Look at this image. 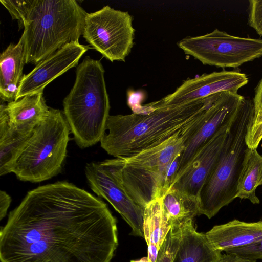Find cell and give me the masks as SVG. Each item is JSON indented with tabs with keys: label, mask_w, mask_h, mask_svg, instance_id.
I'll return each mask as SVG.
<instances>
[{
	"label": "cell",
	"mask_w": 262,
	"mask_h": 262,
	"mask_svg": "<svg viewBox=\"0 0 262 262\" xmlns=\"http://www.w3.org/2000/svg\"><path fill=\"white\" fill-rule=\"evenodd\" d=\"M117 220L100 198L67 181L39 186L10 211L1 262H111Z\"/></svg>",
	"instance_id": "6da1fadb"
},
{
	"label": "cell",
	"mask_w": 262,
	"mask_h": 262,
	"mask_svg": "<svg viewBox=\"0 0 262 262\" xmlns=\"http://www.w3.org/2000/svg\"><path fill=\"white\" fill-rule=\"evenodd\" d=\"M213 95L188 103L149 110L146 113L110 115L101 147L115 158L136 154L168 139L200 116Z\"/></svg>",
	"instance_id": "7a4b0ae2"
},
{
	"label": "cell",
	"mask_w": 262,
	"mask_h": 262,
	"mask_svg": "<svg viewBox=\"0 0 262 262\" xmlns=\"http://www.w3.org/2000/svg\"><path fill=\"white\" fill-rule=\"evenodd\" d=\"M63 114L81 148L100 142L105 133L110 105L100 61L85 57L77 67L76 79L63 101Z\"/></svg>",
	"instance_id": "3957f363"
},
{
	"label": "cell",
	"mask_w": 262,
	"mask_h": 262,
	"mask_svg": "<svg viewBox=\"0 0 262 262\" xmlns=\"http://www.w3.org/2000/svg\"><path fill=\"white\" fill-rule=\"evenodd\" d=\"M86 12L75 0H34L24 23L26 63H38L79 42Z\"/></svg>",
	"instance_id": "277c9868"
},
{
	"label": "cell",
	"mask_w": 262,
	"mask_h": 262,
	"mask_svg": "<svg viewBox=\"0 0 262 262\" xmlns=\"http://www.w3.org/2000/svg\"><path fill=\"white\" fill-rule=\"evenodd\" d=\"M254 115L253 101L245 98L232 123L221 155L198 195L199 214L208 219L236 199L245 150V136Z\"/></svg>",
	"instance_id": "5b68a950"
},
{
	"label": "cell",
	"mask_w": 262,
	"mask_h": 262,
	"mask_svg": "<svg viewBox=\"0 0 262 262\" xmlns=\"http://www.w3.org/2000/svg\"><path fill=\"white\" fill-rule=\"evenodd\" d=\"M71 131L63 111L50 108L34 128L12 168L20 181L39 183L60 173L67 155Z\"/></svg>",
	"instance_id": "8992f818"
},
{
	"label": "cell",
	"mask_w": 262,
	"mask_h": 262,
	"mask_svg": "<svg viewBox=\"0 0 262 262\" xmlns=\"http://www.w3.org/2000/svg\"><path fill=\"white\" fill-rule=\"evenodd\" d=\"M195 127L194 120L165 141L134 155L121 158L122 176L149 193L166 192L176 179L186 140Z\"/></svg>",
	"instance_id": "52a82bcc"
},
{
	"label": "cell",
	"mask_w": 262,
	"mask_h": 262,
	"mask_svg": "<svg viewBox=\"0 0 262 262\" xmlns=\"http://www.w3.org/2000/svg\"><path fill=\"white\" fill-rule=\"evenodd\" d=\"M177 45L203 64L219 68H236L262 56V39L234 36L217 29L187 36Z\"/></svg>",
	"instance_id": "ba28073f"
},
{
	"label": "cell",
	"mask_w": 262,
	"mask_h": 262,
	"mask_svg": "<svg viewBox=\"0 0 262 262\" xmlns=\"http://www.w3.org/2000/svg\"><path fill=\"white\" fill-rule=\"evenodd\" d=\"M133 19L127 11L105 6L96 12L86 13L82 35L93 48L111 61H124L134 46Z\"/></svg>",
	"instance_id": "9c48e42d"
},
{
	"label": "cell",
	"mask_w": 262,
	"mask_h": 262,
	"mask_svg": "<svg viewBox=\"0 0 262 262\" xmlns=\"http://www.w3.org/2000/svg\"><path fill=\"white\" fill-rule=\"evenodd\" d=\"M84 171L92 190L108 202L121 215L131 227L132 235L144 237V209L121 186L115 172L113 159L87 163Z\"/></svg>",
	"instance_id": "30bf717a"
},
{
	"label": "cell",
	"mask_w": 262,
	"mask_h": 262,
	"mask_svg": "<svg viewBox=\"0 0 262 262\" xmlns=\"http://www.w3.org/2000/svg\"><path fill=\"white\" fill-rule=\"evenodd\" d=\"M245 98L237 92H223L215 94L212 102L204 113L200 124L186 140L176 180L199 150L220 129L232 123Z\"/></svg>",
	"instance_id": "8fae6325"
},
{
	"label": "cell",
	"mask_w": 262,
	"mask_h": 262,
	"mask_svg": "<svg viewBox=\"0 0 262 262\" xmlns=\"http://www.w3.org/2000/svg\"><path fill=\"white\" fill-rule=\"evenodd\" d=\"M248 82L246 75L238 71L213 72L184 80L174 92L145 106L151 110L188 103L223 92H237Z\"/></svg>",
	"instance_id": "7c38bea8"
},
{
	"label": "cell",
	"mask_w": 262,
	"mask_h": 262,
	"mask_svg": "<svg viewBox=\"0 0 262 262\" xmlns=\"http://www.w3.org/2000/svg\"><path fill=\"white\" fill-rule=\"evenodd\" d=\"M88 49V46L79 42L71 43L38 63L29 73L24 75L15 100L43 92L49 83L75 67Z\"/></svg>",
	"instance_id": "4fadbf2b"
},
{
	"label": "cell",
	"mask_w": 262,
	"mask_h": 262,
	"mask_svg": "<svg viewBox=\"0 0 262 262\" xmlns=\"http://www.w3.org/2000/svg\"><path fill=\"white\" fill-rule=\"evenodd\" d=\"M231 124L220 129L199 150L172 186L198 199L203 185L221 155Z\"/></svg>",
	"instance_id": "5bb4252c"
},
{
	"label": "cell",
	"mask_w": 262,
	"mask_h": 262,
	"mask_svg": "<svg viewBox=\"0 0 262 262\" xmlns=\"http://www.w3.org/2000/svg\"><path fill=\"white\" fill-rule=\"evenodd\" d=\"M205 234L216 250H227L245 247L262 239V220L246 222L234 219L214 226Z\"/></svg>",
	"instance_id": "9a60e30c"
},
{
	"label": "cell",
	"mask_w": 262,
	"mask_h": 262,
	"mask_svg": "<svg viewBox=\"0 0 262 262\" xmlns=\"http://www.w3.org/2000/svg\"><path fill=\"white\" fill-rule=\"evenodd\" d=\"M26 63L24 37L10 44L0 56V96L4 101L15 100Z\"/></svg>",
	"instance_id": "2e32d148"
},
{
	"label": "cell",
	"mask_w": 262,
	"mask_h": 262,
	"mask_svg": "<svg viewBox=\"0 0 262 262\" xmlns=\"http://www.w3.org/2000/svg\"><path fill=\"white\" fill-rule=\"evenodd\" d=\"M6 108L10 126L21 132L33 130L50 108L43 98V92L27 95L8 102Z\"/></svg>",
	"instance_id": "e0dca14e"
},
{
	"label": "cell",
	"mask_w": 262,
	"mask_h": 262,
	"mask_svg": "<svg viewBox=\"0 0 262 262\" xmlns=\"http://www.w3.org/2000/svg\"><path fill=\"white\" fill-rule=\"evenodd\" d=\"M7 104L0 106V175L11 173L14 164L31 137L33 131L21 132L9 124Z\"/></svg>",
	"instance_id": "ac0fdd59"
},
{
	"label": "cell",
	"mask_w": 262,
	"mask_h": 262,
	"mask_svg": "<svg viewBox=\"0 0 262 262\" xmlns=\"http://www.w3.org/2000/svg\"><path fill=\"white\" fill-rule=\"evenodd\" d=\"M221 255L205 234L197 232L191 222L181 228V238L173 262H217Z\"/></svg>",
	"instance_id": "d6986e66"
},
{
	"label": "cell",
	"mask_w": 262,
	"mask_h": 262,
	"mask_svg": "<svg viewBox=\"0 0 262 262\" xmlns=\"http://www.w3.org/2000/svg\"><path fill=\"white\" fill-rule=\"evenodd\" d=\"M162 215L167 228H180L199 214L198 199L171 186L162 197Z\"/></svg>",
	"instance_id": "ffe728a7"
},
{
	"label": "cell",
	"mask_w": 262,
	"mask_h": 262,
	"mask_svg": "<svg viewBox=\"0 0 262 262\" xmlns=\"http://www.w3.org/2000/svg\"><path fill=\"white\" fill-rule=\"evenodd\" d=\"M262 185V155L257 149L247 148L239 174L236 198L248 200L253 204L260 203L256 195Z\"/></svg>",
	"instance_id": "44dd1931"
},
{
	"label": "cell",
	"mask_w": 262,
	"mask_h": 262,
	"mask_svg": "<svg viewBox=\"0 0 262 262\" xmlns=\"http://www.w3.org/2000/svg\"><path fill=\"white\" fill-rule=\"evenodd\" d=\"M162 198H157L144 208L143 233L147 245L160 248L170 229L164 223L162 209Z\"/></svg>",
	"instance_id": "7402d4cb"
},
{
	"label": "cell",
	"mask_w": 262,
	"mask_h": 262,
	"mask_svg": "<svg viewBox=\"0 0 262 262\" xmlns=\"http://www.w3.org/2000/svg\"><path fill=\"white\" fill-rule=\"evenodd\" d=\"M181 228L170 229L160 248L156 262H173L181 238Z\"/></svg>",
	"instance_id": "603a6c76"
},
{
	"label": "cell",
	"mask_w": 262,
	"mask_h": 262,
	"mask_svg": "<svg viewBox=\"0 0 262 262\" xmlns=\"http://www.w3.org/2000/svg\"><path fill=\"white\" fill-rule=\"evenodd\" d=\"M34 0H0L7 9L13 19L18 21L19 27H24L26 20L33 5Z\"/></svg>",
	"instance_id": "cb8c5ba5"
},
{
	"label": "cell",
	"mask_w": 262,
	"mask_h": 262,
	"mask_svg": "<svg viewBox=\"0 0 262 262\" xmlns=\"http://www.w3.org/2000/svg\"><path fill=\"white\" fill-rule=\"evenodd\" d=\"M248 23L259 35L262 36V0L249 1Z\"/></svg>",
	"instance_id": "d4e9b609"
},
{
	"label": "cell",
	"mask_w": 262,
	"mask_h": 262,
	"mask_svg": "<svg viewBox=\"0 0 262 262\" xmlns=\"http://www.w3.org/2000/svg\"><path fill=\"white\" fill-rule=\"evenodd\" d=\"M226 253H234L252 259H262V239L249 245L230 249Z\"/></svg>",
	"instance_id": "484cf974"
},
{
	"label": "cell",
	"mask_w": 262,
	"mask_h": 262,
	"mask_svg": "<svg viewBox=\"0 0 262 262\" xmlns=\"http://www.w3.org/2000/svg\"><path fill=\"white\" fill-rule=\"evenodd\" d=\"M261 140L262 121L255 124L251 123L248 127L245 136V142L247 147L257 149Z\"/></svg>",
	"instance_id": "4316f807"
},
{
	"label": "cell",
	"mask_w": 262,
	"mask_h": 262,
	"mask_svg": "<svg viewBox=\"0 0 262 262\" xmlns=\"http://www.w3.org/2000/svg\"><path fill=\"white\" fill-rule=\"evenodd\" d=\"M254 115L252 124L262 121V78L255 89V95L253 100Z\"/></svg>",
	"instance_id": "83f0119b"
},
{
	"label": "cell",
	"mask_w": 262,
	"mask_h": 262,
	"mask_svg": "<svg viewBox=\"0 0 262 262\" xmlns=\"http://www.w3.org/2000/svg\"><path fill=\"white\" fill-rule=\"evenodd\" d=\"M11 201V196L6 191H0V220L6 215Z\"/></svg>",
	"instance_id": "f1b7e54d"
},
{
	"label": "cell",
	"mask_w": 262,
	"mask_h": 262,
	"mask_svg": "<svg viewBox=\"0 0 262 262\" xmlns=\"http://www.w3.org/2000/svg\"><path fill=\"white\" fill-rule=\"evenodd\" d=\"M255 259H249L242 257L239 255L226 253L221 255L217 262H256Z\"/></svg>",
	"instance_id": "f546056e"
},
{
	"label": "cell",
	"mask_w": 262,
	"mask_h": 262,
	"mask_svg": "<svg viewBox=\"0 0 262 262\" xmlns=\"http://www.w3.org/2000/svg\"><path fill=\"white\" fill-rule=\"evenodd\" d=\"M148 262H156L160 249L155 245H147Z\"/></svg>",
	"instance_id": "4dcf8cb0"
},
{
	"label": "cell",
	"mask_w": 262,
	"mask_h": 262,
	"mask_svg": "<svg viewBox=\"0 0 262 262\" xmlns=\"http://www.w3.org/2000/svg\"><path fill=\"white\" fill-rule=\"evenodd\" d=\"M131 262H148L147 257H143L139 260H133Z\"/></svg>",
	"instance_id": "1f68e13d"
}]
</instances>
